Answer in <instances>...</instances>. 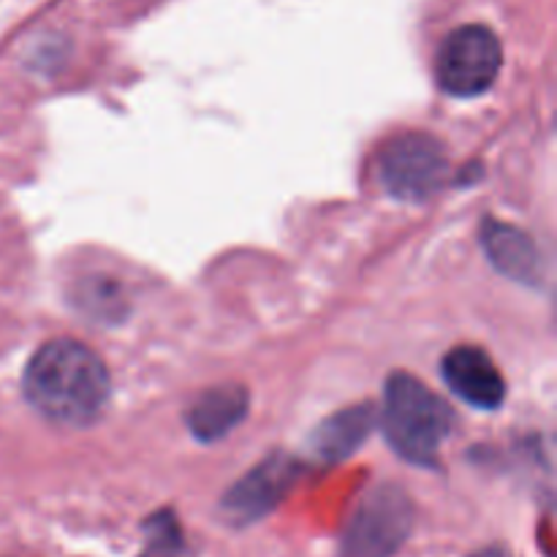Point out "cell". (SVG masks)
Segmentation results:
<instances>
[{"instance_id":"cell-4","label":"cell","mask_w":557,"mask_h":557,"mask_svg":"<svg viewBox=\"0 0 557 557\" xmlns=\"http://www.w3.org/2000/svg\"><path fill=\"white\" fill-rule=\"evenodd\" d=\"M504 49L484 25H462L444 38L435 60L438 85L455 98L482 96L498 79Z\"/></svg>"},{"instance_id":"cell-6","label":"cell","mask_w":557,"mask_h":557,"mask_svg":"<svg viewBox=\"0 0 557 557\" xmlns=\"http://www.w3.org/2000/svg\"><path fill=\"white\" fill-rule=\"evenodd\" d=\"M297 479V462L288 457H272L250 471L223 500V509L234 522H253L275 509L277 500L292 490Z\"/></svg>"},{"instance_id":"cell-7","label":"cell","mask_w":557,"mask_h":557,"mask_svg":"<svg viewBox=\"0 0 557 557\" xmlns=\"http://www.w3.org/2000/svg\"><path fill=\"white\" fill-rule=\"evenodd\" d=\"M444 379L455 395L482 411H495L506 397V384L493 359L476 346H460L444 357Z\"/></svg>"},{"instance_id":"cell-9","label":"cell","mask_w":557,"mask_h":557,"mask_svg":"<svg viewBox=\"0 0 557 557\" xmlns=\"http://www.w3.org/2000/svg\"><path fill=\"white\" fill-rule=\"evenodd\" d=\"M248 406L250 397L243 386H215L190 406L185 422L199 441H221L248 417Z\"/></svg>"},{"instance_id":"cell-12","label":"cell","mask_w":557,"mask_h":557,"mask_svg":"<svg viewBox=\"0 0 557 557\" xmlns=\"http://www.w3.org/2000/svg\"><path fill=\"white\" fill-rule=\"evenodd\" d=\"M471 557H509V553H506L504 547H487V549H482V553H476Z\"/></svg>"},{"instance_id":"cell-11","label":"cell","mask_w":557,"mask_h":557,"mask_svg":"<svg viewBox=\"0 0 557 557\" xmlns=\"http://www.w3.org/2000/svg\"><path fill=\"white\" fill-rule=\"evenodd\" d=\"M139 557H194L185 539L183 528L174 520V515L163 511V515L152 517L145 525V547Z\"/></svg>"},{"instance_id":"cell-3","label":"cell","mask_w":557,"mask_h":557,"mask_svg":"<svg viewBox=\"0 0 557 557\" xmlns=\"http://www.w3.org/2000/svg\"><path fill=\"white\" fill-rule=\"evenodd\" d=\"M449 180L446 147L424 131H406L381 150V183L403 201H424Z\"/></svg>"},{"instance_id":"cell-8","label":"cell","mask_w":557,"mask_h":557,"mask_svg":"<svg viewBox=\"0 0 557 557\" xmlns=\"http://www.w3.org/2000/svg\"><path fill=\"white\" fill-rule=\"evenodd\" d=\"M482 245L487 250L490 261L495 270L504 272L506 277L520 283H539L542 281V256L533 239L525 232L515 228L511 223L484 221L482 226Z\"/></svg>"},{"instance_id":"cell-2","label":"cell","mask_w":557,"mask_h":557,"mask_svg":"<svg viewBox=\"0 0 557 557\" xmlns=\"http://www.w3.org/2000/svg\"><path fill=\"white\" fill-rule=\"evenodd\" d=\"M455 428V413L444 397L408 373H395L384 389V433L400 457L433 466Z\"/></svg>"},{"instance_id":"cell-5","label":"cell","mask_w":557,"mask_h":557,"mask_svg":"<svg viewBox=\"0 0 557 557\" xmlns=\"http://www.w3.org/2000/svg\"><path fill=\"white\" fill-rule=\"evenodd\" d=\"M413 525V506L403 490L386 487L364 495L343 536L341 557H392Z\"/></svg>"},{"instance_id":"cell-1","label":"cell","mask_w":557,"mask_h":557,"mask_svg":"<svg viewBox=\"0 0 557 557\" xmlns=\"http://www.w3.org/2000/svg\"><path fill=\"white\" fill-rule=\"evenodd\" d=\"M25 395L52 422L85 428L107 406L109 373L82 343L52 341L33 354L25 370Z\"/></svg>"},{"instance_id":"cell-10","label":"cell","mask_w":557,"mask_h":557,"mask_svg":"<svg viewBox=\"0 0 557 557\" xmlns=\"http://www.w3.org/2000/svg\"><path fill=\"white\" fill-rule=\"evenodd\" d=\"M373 430V408L357 406L321 424L313 435V455L324 462L351 457Z\"/></svg>"}]
</instances>
